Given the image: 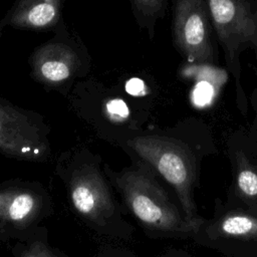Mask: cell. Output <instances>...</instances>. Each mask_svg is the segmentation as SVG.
Returning <instances> with one entry per match:
<instances>
[{
  "label": "cell",
  "mask_w": 257,
  "mask_h": 257,
  "mask_svg": "<svg viewBox=\"0 0 257 257\" xmlns=\"http://www.w3.org/2000/svg\"><path fill=\"white\" fill-rule=\"evenodd\" d=\"M69 195L75 210L88 220L100 223L113 213V202L104 180L89 167L81 168L72 177Z\"/></svg>",
  "instance_id": "6"
},
{
  "label": "cell",
  "mask_w": 257,
  "mask_h": 257,
  "mask_svg": "<svg viewBox=\"0 0 257 257\" xmlns=\"http://www.w3.org/2000/svg\"><path fill=\"white\" fill-rule=\"evenodd\" d=\"M0 151L13 158L39 161L47 154L48 143L27 117L0 108Z\"/></svg>",
  "instance_id": "5"
},
{
  "label": "cell",
  "mask_w": 257,
  "mask_h": 257,
  "mask_svg": "<svg viewBox=\"0 0 257 257\" xmlns=\"http://www.w3.org/2000/svg\"><path fill=\"white\" fill-rule=\"evenodd\" d=\"M218 37L233 59L245 43L257 46V13L247 0H207Z\"/></svg>",
  "instance_id": "3"
},
{
  "label": "cell",
  "mask_w": 257,
  "mask_h": 257,
  "mask_svg": "<svg viewBox=\"0 0 257 257\" xmlns=\"http://www.w3.org/2000/svg\"><path fill=\"white\" fill-rule=\"evenodd\" d=\"M175 34L178 46L190 61L203 64L213 60L211 31L203 0H179Z\"/></svg>",
  "instance_id": "4"
},
{
  "label": "cell",
  "mask_w": 257,
  "mask_h": 257,
  "mask_svg": "<svg viewBox=\"0 0 257 257\" xmlns=\"http://www.w3.org/2000/svg\"><path fill=\"white\" fill-rule=\"evenodd\" d=\"M55 15L54 7L49 3H40L34 6L28 13V21L35 26H43L49 23Z\"/></svg>",
  "instance_id": "10"
},
{
  "label": "cell",
  "mask_w": 257,
  "mask_h": 257,
  "mask_svg": "<svg viewBox=\"0 0 257 257\" xmlns=\"http://www.w3.org/2000/svg\"><path fill=\"white\" fill-rule=\"evenodd\" d=\"M124 88H125V91L131 95L139 96L145 93V84L142 79L137 77L131 78L130 80H127L125 82Z\"/></svg>",
  "instance_id": "14"
},
{
  "label": "cell",
  "mask_w": 257,
  "mask_h": 257,
  "mask_svg": "<svg viewBox=\"0 0 257 257\" xmlns=\"http://www.w3.org/2000/svg\"><path fill=\"white\" fill-rule=\"evenodd\" d=\"M117 186L132 213L148 228L173 233L198 231L203 221L183 217L166 192L146 170L124 172Z\"/></svg>",
  "instance_id": "1"
},
{
  "label": "cell",
  "mask_w": 257,
  "mask_h": 257,
  "mask_svg": "<svg viewBox=\"0 0 257 257\" xmlns=\"http://www.w3.org/2000/svg\"><path fill=\"white\" fill-rule=\"evenodd\" d=\"M43 76L51 81H60L68 77V67L60 61H47L41 66Z\"/></svg>",
  "instance_id": "11"
},
{
  "label": "cell",
  "mask_w": 257,
  "mask_h": 257,
  "mask_svg": "<svg viewBox=\"0 0 257 257\" xmlns=\"http://www.w3.org/2000/svg\"><path fill=\"white\" fill-rule=\"evenodd\" d=\"M41 200L32 191L23 189L0 190V224L23 228L36 219Z\"/></svg>",
  "instance_id": "7"
},
{
  "label": "cell",
  "mask_w": 257,
  "mask_h": 257,
  "mask_svg": "<svg viewBox=\"0 0 257 257\" xmlns=\"http://www.w3.org/2000/svg\"><path fill=\"white\" fill-rule=\"evenodd\" d=\"M105 110L108 117L114 122H122L130 116V109L120 98L108 100L105 104Z\"/></svg>",
  "instance_id": "12"
},
{
  "label": "cell",
  "mask_w": 257,
  "mask_h": 257,
  "mask_svg": "<svg viewBox=\"0 0 257 257\" xmlns=\"http://www.w3.org/2000/svg\"><path fill=\"white\" fill-rule=\"evenodd\" d=\"M237 185L243 195L247 197L257 196V174L253 170L249 168L240 170L237 176Z\"/></svg>",
  "instance_id": "9"
},
{
  "label": "cell",
  "mask_w": 257,
  "mask_h": 257,
  "mask_svg": "<svg viewBox=\"0 0 257 257\" xmlns=\"http://www.w3.org/2000/svg\"><path fill=\"white\" fill-rule=\"evenodd\" d=\"M21 257H57L43 243L36 242L32 244Z\"/></svg>",
  "instance_id": "13"
},
{
  "label": "cell",
  "mask_w": 257,
  "mask_h": 257,
  "mask_svg": "<svg viewBox=\"0 0 257 257\" xmlns=\"http://www.w3.org/2000/svg\"><path fill=\"white\" fill-rule=\"evenodd\" d=\"M143 1H145V2H155L157 0H143Z\"/></svg>",
  "instance_id": "15"
},
{
  "label": "cell",
  "mask_w": 257,
  "mask_h": 257,
  "mask_svg": "<svg viewBox=\"0 0 257 257\" xmlns=\"http://www.w3.org/2000/svg\"><path fill=\"white\" fill-rule=\"evenodd\" d=\"M127 144L175 189L186 217L195 219L193 186L196 171L190 151L182 143L160 136L136 137Z\"/></svg>",
  "instance_id": "2"
},
{
  "label": "cell",
  "mask_w": 257,
  "mask_h": 257,
  "mask_svg": "<svg viewBox=\"0 0 257 257\" xmlns=\"http://www.w3.org/2000/svg\"><path fill=\"white\" fill-rule=\"evenodd\" d=\"M220 230L227 236H254L257 235V219L245 214L228 215L222 220Z\"/></svg>",
  "instance_id": "8"
}]
</instances>
